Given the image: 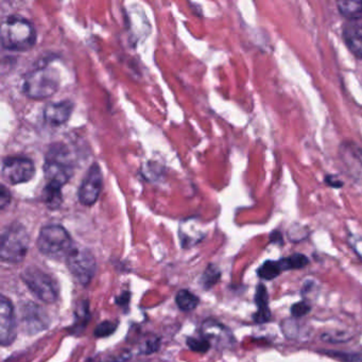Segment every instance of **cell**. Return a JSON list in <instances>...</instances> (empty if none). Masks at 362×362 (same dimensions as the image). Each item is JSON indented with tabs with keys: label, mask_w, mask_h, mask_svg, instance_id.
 Instances as JSON below:
<instances>
[{
	"label": "cell",
	"mask_w": 362,
	"mask_h": 362,
	"mask_svg": "<svg viewBox=\"0 0 362 362\" xmlns=\"http://www.w3.org/2000/svg\"><path fill=\"white\" fill-rule=\"evenodd\" d=\"M61 76L52 61H40L23 78L22 90L35 100L49 98L60 88Z\"/></svg>",
	"instance_id": "1"
},
{
	"label": "cell",
	"mask_w": 362,
	"mask_h": 362,
	"mask_svg": "<svg viewBox=\"0 0 362 362\" xmlns=\"http://www.w3.org/2000/svg\"><path fill=\"white\" fill-rule=\"evenodd\" d=\"M43 169L47 184L62 188L75 173V160L69 147L64 144H52L46 152Z\"/></svg>",
	"instance_id": "2"
},
{
	"label": "cell",
	"mask_w": 362,
	"mask_h": 362,
	"mask_svg": "<svg viewBox=\"0 0 362 362\" xmlns=\"http://www.w3.org/2000/svg\"><path fill=\"white\" fill-rule=\"evenodd\" d=\"M1 45L10 52H27L35 45L37 33L33 25L20 16H7L1 23Z\"/></svg>",
	"instance_id": "3"
},
{
	"label": "cell",
	"mask_w": 362,
	"mask_h": 362,
	"mask_svg": "<svg viewBox=\"0 0 362 362\" xmlns=\"http://www.w3.org/2000/svg\"><path fill=\"white\" fill-rule=\"evenodd\" d=\"M37 245L42 254L52 259L67 258L75 247L69 233L59 224H49L42 228Z\"/></svg>",
	"instance_id": "4"
},
{
	"label": "cell",
	"mask_w": 362,
	"mask_h": 362,
	"mask_svg": "<svg viewBox=\"0 0 362 362\" xmlns=\"http://www.w3.org/2000/svg\"><path fill=\"white\" fill-rule=\"evenodd\" d=\"M30 237L24 226L18 222L4 230L0 239V257L9 264H20L26 257Z\"/></svg>",
	"instance_id": "5"
},
{
	"label": "cell",
	"mask_w": 362,
	"mask_h": 362,
	"mask_svg": "<svg viewBox=\"0 0 362 362\" xmlns=\"http://www.w3.org/2000/svg\"><path fill=\"white\" fill-rule=\"evenodd\" d=\"M23 281L31 292L42 302H56L59 298V287L56 279L52 275L37 267H29L21 274Z\"/></svg>",
	"instance_id": "6"
},
{
	"label": "cell",
	"mask_w": 362,
	"mask_h": 362,
	"mask_svg": "<svg viewBox=\"0 0 362 362\" xmlns=\"http://www.w3.org/2000/svg\"><path fill=\"white\" fill-rule=\"evenodd\" d=\"M67 267L78 283L88 286L96 273L97 264L95 256L88 249L74 247L66 258Z\"/></svg>",
	"instance_id": "7"
},
{
	"label": "cell",
	"mask_w": 362,
	"mask_h": 362,
	"mask_svg": "<svg viewBox=\"0 0 362 362\" xmlns=\"http://www.w3.org/2000/svg\"><path fill=\"white\" fill-rule=\"evenodd\" d=\"M1 175L7 183L11 185L26 183L35 175V166L33 160L24 156H8L4 158Z\"/></svg>",
	"instance_id": "8"
},
{
	"label": "cell",
	"mask_w": 362,
	"mask_h": 362,
	"mask_svg": "<svg viewBox=\"0 0 362 362\" xmlns=\"http://www.w3.org/2000/svg\"><path fill=\"white\" fill-rule=\"evenodd\" d=\"M103 171L98 163H94L88 168L79 190H78V199L80 203L86 206L95 204L100 196L103 190Z\"/></svg>",
	"instance_id": "9"
},
{
	"label": "cell",
	"mask_w": 362,
	"mask_h": 362,
	"mask_svg": "<svg viewBox=\"0 0 362 362\" xmlns=\"http://www.w3.org/2000/svg\"><path fill=\"white\" fill-rule=\"evenodd\" d=\"M16 338V319L13 304L5 296L0 300V343L11 345Z\"/></svg>",
	"instance_id": "10"
},
{
	"label": "cell",
	"mask_w": 362,
	"mask_h": 362,
	"mask_svg": "<svg viewBox=\"0 0 362 362\" xmlns=\"http://www.w3.org/2000/svg\"><path fill=\"white\" fill-rule=\"evenodd\" d=\"M22 322L25 332L30 334L42 332L49 325V319L44 309L33 303H28L23 307Z\"/></svg>",
	"instance_id": "11"
},
{
	"label": "cell",
	"mask_w": 362,
	"mask_h": 362,
	"mask_svg": "<svg viewBox=\"0 0 362 362\" xmlns=\"http://www.w3.org/2000/svg\"><path fill=\"white\" fill-rule=\"evenodd\" d=\"M201 332L211 344L215 345L218 349H228L234 343V337L230 329L215 320H206L203 323Z\"/></svg>",
	"instance_id": "12"
},
{
	"label": "cell",
	"mask_w": 362,
	"mask_h": 362,
	"mask_svg": "<svg viewBox=\"0 0 362 362\" xmlns=\"http://www.w3.org/2000/svg\"><path fill=\"white\" fill-rule=\"evenodd\" d=\"M74 103L69 100L48 103L44 109V119L50 126L64 124L71 118Z\"/></svg>",
	"instance_id": "13"
},
{
	"label": "cell",
	"mask_w": 362,
	"mask_h": 362,
	"mask_svg": "<svg viewBox=\"0 0 362 362\" xmlns=\"http://www.w3.org/2000/svg\"><path fill=\"white\" fill-rule=\"evenodd\" d=\"M343 37L349 49L358 58H362V21L349 23L343 30Z\"/></svg>",
	"instance_id": "14"
},
{
	"label": "cell",
	"mask_w": 362,
	"mask_h": 362,
	"mask_svg": "<svg viewBox=\"0 0 362 362\" xmlns=\"http://www.w3.org/2000/svg\"><path fill=\"white\" fill-rule=\"evenodd\" d=\"M255 302L257 305V313L254 320L257 323H266L270 320V309L268 304V292L264 285H259L256 289Z\"/></svg>",
	"instance_id": "15"
},
{
	"label": "cell",
	"mask_w": 362,
	"mask_h": 362,
	"mask_svg": "<svg viewBox=\"0 0 362 362\" xmlns=\"http://www.w3.org/2000/svg\"><path fill=\"white\" fill-rule=\"evenodd\" d=\"M175 302H177V307L181 310L192 311L198 307L200 300L189 290L183 289L177 292V296H175Z\"/></svg>",
	"instance_id": "16"
},
{
	"label": "cell",
	"mask_w": 362,
	"mask_h": 362,
	"mask_svg": "<svg viewBox=\"0 0 362 362\" xmlns=\"http://www.w3.org/2000/svg\"><path fill=\"white\" fill-rule=\"evenodd\" d=\"M62 188L56 187V186L46 185L43 190V201L50 209H57L62 204Z\"/></svg>",
	"instance_id": "17"
},
{
	"label": "cell",
	"mask_w": 362,
	"mask_h": 362,
	"mask_svg": "<svg viewBox=\"0 0 362 362\" xmlns=\"http://www.w3.org/2000/svg\"><path fill=\"white\" fill-rule=\"evenodd\" d=\"M279 262L281 270L287 271L304 268L308 264L309 260L303 254H293L289 257L281 258V260H279Z\"/></svg>",
	"instance_id": "18"
},
{
	"label": "cell",
	"mask_w": 362,
	"mask_h": 362,
	"mask_svg": "<svg viewBox=\"0 0 362 362\" xmlns=\"http://www.w3.org/2000/svg\"><path fill=\"white\" fill-rule=\"evenodd\" d=\"M338 9L347 18H359L362 16V1H339Z\"/></svg>",
	"instance_id": "19"
},
{
	"label": "cell",
	"mask_w": 362,
	"mask_h": 362,
	"mask_svg": "<svg viewBox=\"0 0 362 362\" xmlns=\"http://www.w3.org/2000/svg\"><path fill=\"white\" fill-rule=\"evenodd\" d=\"M281 272H283V270L279 266V262H274V260H268L258 269V275H259L260 279H267V281L275 279Z\"/></svg>",
	"instance_id": "20"
},
{
	"label": "cell",
	"mask_w": 362,
	"mask_h": 362,
	"mask_svg": "<svg viewBox=\"0 0 362 362\" xmlns=\"http://www.w3.org/2000/svg\"><path fill=\"white\" fill-rule=\"evenodd\" d=\"M186 342L189 349L197 353H206L211 346V342L202 334L201 337H190Z\"/></svg>",
	"instance_id": "21"
},
{
	"label": "cell",
	"mask_w": 362,
	"mask_h": 362,
	"mask_svg": "<svg viewBox=\"0 0 362 362\" xmlns=\"http://www.w3.org/2000/svg\"><path fill=\"white\" fill-rule=\"evenodd\" d=\"M118 322L105 321L99 324L95 329L94 334L96 338H105L111 336L117 329Z\"/></svg>",
	"instance_id": "22"
},
{
	"label": "cell",
	"mask_w": 362,
	"mask_h": 362,
	"mask_svg": "<svg viewBox=\"0 0 362 362\" xmlns=\"http://www.w3.org/2000/svg\"><path fill=\"white\" fill-rule=\"evenodd\" d=\"M220 279V271L216 268L215 266H209V268L205 271L204 274L202 276V285L203 287L211 288V286L215 285Z\"/></svg>",
	"instance_id": "23"
},
{
	"label": "cell",
	"mask_w": 362,
	"mask_h": 362,
	"mask_svg": "<svg viewBox=\"0 0 362 362\" xmlns=\"http://www.w3.org/2000/svg\"><path fill=\"white\" fill-rule=\"evenodd\" d=\"M310 305L303 300V302L296 303L291 307V315L294 317H302L306 315L310 311Z\"/></svg>",
	"instance_id": "24"
},
{
	"label": "cell",
	"mask_w": 362,
	"mask_h": 362,
	"mask_svg": "<svg viewBox=\"0 0 362 362\" xmlns=\"http://www.w3.org/2000/svg\"><path fill=\"white\" fill-rule=\"evenodd\" d=\"M10 201H11V194L6 188V186H1V188H0V206H1V209L9 205Z\"/></svg>",
	"instance_id": "25"
},
{
	"label": "cell",
	"mask_w": 362,
	"mask_h": 362,
	"mask_svg": "<svg viewBox=\"0 0 362 362\" xmlns=\"http://www.w3.org/2000/svg\"><path fill=\"white\" fill-rule=\"evenodd\" d=\"M136 362H144V361H136Z\"/></svg>",
	"instance_id": "26"
}]
</instances>
